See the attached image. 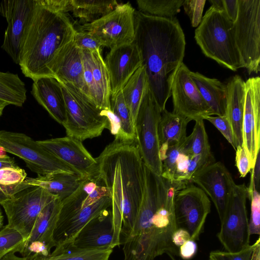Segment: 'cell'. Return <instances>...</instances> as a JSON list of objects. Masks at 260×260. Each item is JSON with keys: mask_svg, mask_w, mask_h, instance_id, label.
<instances>
[{"mask_svg": "<svg viewBox=\"0 0 260 260\" xmlns=\"http://www.w3.org/2000/svg\"><path fill=\"white\" fill-rule=\"evenodd\" d=\"M91 177L110 193L113 238L111 247L132 231L143 198L144 164L136 141L114 139L96 158Z\"/></svg>", "mask_w": 260, "mask_h": 260, "instance_id": "cell-1", "label": "cell"}, {"mask_svg": "<svg viewBox=\"0 0 260 260\" xmlns=\"http://www.w3.org/2000/svg\"><path fill=\"white\" fill-rule=\"evenodd\" d=\"M137 45L148 84L161 112L171 96L174 77L183 62L185 49L183 31L176 17L162 18L135 11Z\"/></svg>", "mask_w": 260, "mask_h": 260, "instance_id": "cell-2", "label": "cell"}, {"mask_svg": "<svg viewBox=\"0 0 260 260\" xmlns=\"http://www.w3.org/2000/svg\"><path fill=\"white\" fill-rule=\"evenodd\" d=\"M70 0H35L32 17L18 64L33 81L52 77L50 68L73 41L75 27L68 16Z\"/></svg>", "mask_w": 260, "mask_h": 260, "instance_id": "cell-3", "label": "cell"}, {"mask_svg": "<svg viewBox=\"0 0 260 260\" xmlns=\"http://www.w3.org/2000/svg\"><path fill=\"white\" fill-rule=\"evenodd\" d=\"M194 38L207 57L233 71L243 68L235 40L233 22L224 11L211 6L196 29Z\"/></svg>", "mask_w": 260, "mask_h": 260, "instance_id": "cell-4", "label": "cell"}, {"mask_svg": "<svg viewBox=\"0 0 260 260\" xmlns=\"http://www.w3.org/2000/svg\"><path fill=\"white\" fill-rule=\"evenodd\" d=\"M60 83L66 105V120L62 125L67 136L83 141L99 137L105 128L109 129L103 110L73 85Z\"/></svg>", "mask_w": 260, "mask_h": 260, "instance_id": "cell-5", "label": "cell"}, {"mask_svg": "<svg viewBox=\"0 0 260 260\" xmlns=\"http://www.w3.org/2000/svg\"><path fill=\"white\" fill-rule=\"evenodd\" d=\"M161 114L148 84L135 123L136 142L144 165L157 176L162 172L158 131Z\"/></svg>", "mask_w": 260, "mask_h": 260, "instance_id": "cell-6", "label": "cell"}, {"mask_svg": "<svg viewBox=\"0 0 260 260\" xmlns=\"http://www.w3.org/2000/svg\"><path fill=\"white\" fill-rule=\"evenodd\" d=\"M234 37L243 68L249 74L260 71V0H238Z\"/></svg>", "mask_w": 260, "mask_h": 260, "instance_id": "cell-7", "label": "cell"}, {"mask_svg": "<svg viewBox=\"0 0 260 260\" xmlns=\"http://www.w3.org/2000/svg\"><path fill=\"white\" fill-rule=\"evenodd\" d=\"M0 147L6 152L21 158L26 166L38 176L67 173L80 176L76 170L50 154L37 141L24 134L0 131Z\"/></svg>", "mask_w": 260, "mask_h": 260, "instance_id": "cell-8", "label": "cell"}, {"mask_svg": "<svg viewBox=\"0 0 260 260\" xmlns=\"http://www.w3.org/2000/svg\"><path fill=\"white\" fill-rule=\"evenodd\" d=\"M57 198L45 189L34 186L17 192L0 205L7 215V225L17 230L25 241L41 211Z\"/></svg>", "mask_w": 260, "mask_h": 260, "instance_id": "cell-9", "label": "cell"}, {"mask_svg": "<svg viewBox=\"0 0 260 260\" xmlns=\"http://www.w3.org/2000/svg\"><path fill=\"white\" fill-rule=\"evenodd\" d=\"M135 10L127 2L118 4L111 12L90 23L79 25L76 30L85 31L110 50L135 40Z\"/></svg>", "mask_w": 260, "mask_h": 260, "instance_id": "cell-10", "label": "cell"}, {"mask_svg": "<svg viewBox=\"0 0 260 260\" xmlns=\"http://www.w3.org/2000/svg\"><path fill=\"white\" fill-rule=\"evenodd\" d=\"M173 210L177 228L186 230L190 240H199L211 211L210 201L204 191L192 183L185 184L175 193Z\"/></svg>", "mask_w": 260, "mask_h": 260, "instance_id": "cell-11", "label": "cell"}, {"mask_svg": "<svg viewBox=\"0 0 260 260\" xmlns=\"http://www.w3.org/2000/svg\"><path fill=\"white\" fill-rule=\"evenodd\" d=\"M248 187L236 184L217 237L226 251L238 252L249 245V220L246 210Z\"/></svg>", "mask_w": 260, "mask_h": 260, "instance_id": "cell-12", "label": "cell"}, {"mask_svg": "<svg viewBox=\"0 0 260 260\" xmlns=\"http://www.w3.org/2000/svg\"><path fill=\"white\" fill-rule=\"evenodd\" d=\"M35 6V0H4L0 3V15L8 25L2 48L19 63L21 49L25 39Z\"/></svg>", "mask_w": 260, "mask_h": 260, "instance_id": "cell-13", "label": "cell"}, {"mask_svg": "<svg viewBox=\"0 0 260 260\" xmlns=\"http://www.w3.org/2000/svg\"><path fill=\"white\" fill-rule=\"evenodd\" d=\"M190 71L182 62L172 81V112L189 120H197L211 116L213 113L191 79Z\"/></svg>", "mask_w": 260, "mask_h": 260, "instance_id": "cell-14", "label": "cell"}, {"mask_svg": "<svg viewBox=\"0 0 260 260\" xmlns=\"http://www.w3.org/2000/svg\"><path fill=\"white\" fill-rule=\"evenodd\" d=\"M190 182L196 184L211 198L221 222L236 185L225 166L220 161L205 166L193 174Z\"/></svg>", "mask_w": 260, "mask_h": 260, "instance_id": "cell-15", "label": "cell"}, {"mask_svg": "<svg viewBox=\"0 0 260 260\" xmlns=\"http://www.w3.org/2000/svg\"><path fill=\"white\" fill-rule=\"evenodd\" d=\"M245 102L242 121V146L254 167L260 148V77L245 82Z\"/></svg>", "mask_w": 260, "mask_h": 260, "instance_id": "cell-16", "label": "cell"}, {"mask_svg": "<svg viewBox=\"0 0 260 260\" xmlns=\"http://www.w3.org/2000/svg\"><path fill=\"white\" fill-rule=\"evenodd\" d=\"M62 201L57 198L42 209L24 242L22 256L39 254L47 257L51 254V250L56 246L54 233Z\"/></svg>", "mask_w": 260, "mask_h": 260, "instance_id": "cell-17", "label": "cell"}, {"mask_svg": "<svg viewBox=\"0 0 260 260\" xmlns=\"http://www.w3.org/2000/svg\"><path fill=\"white\" fill-rule=\"evenodd\" d=\"M111 199L104 197L94 203L59 217L54 233L56 246L53 251L57 252L73 244L80 232L88 223L108 212L111 209Z\"/></svg>", "mask_w": 260, "mask_h": 260, "instance_id": "cell-18", "label": "cell"}, {"mask_svg": "<svg viewBox=\"0 0 260 260\" xmlns=\"http://www.w3.org/2000/svg\"><path fill=\"white\" fill-rule=\"evenodd\" d=\"M37 141L50 154L76 170L83 180L92 176L96 161L82 141L68 136Z\"/></svg>", "mask_w": 260, "mask_h": 260, "instance_id": "cell-19", "label": "cell"}, {"mask_svg": "<svg viewBox=\"0 0 260 260\" xmlns=\"http://www.w3.org/2000/svg\"><path fill=\"white\" fill-rule=\"evenodd\" d=\"M82 51L87 96L100 109L110 110V78L101 51Z\"/></svg>", "mask_w": 260, "mask_h": 260, "instance_id": "cell-20", "label": "cell"}, {"mask_svg": "<svg viewBox=\"0 0 260 260\" xmlns=\"http://www.w3.org/2000/svg\"><path fill=\"white\" fill-rule=\"evenodd\" d=\"M104 61L109 75L111 98L121 91L142 65L140 51L134 42L110 50Z\"/></svg>", "mask_w": 260, "mask_h": 260, "instance_id": "cell-21", "label": "cell"}, {"mask_svg": "<svg viewBox=\"0 0 260 260\" xmlns=\"http://www.w3.org/2000/svg\"><path fill=\"white\" fill-rule=\"evenodd\" d=\"M51 76L60 83H70L87 94L84 78L82 51L73 41L52 64Z\"/></svg>", "mask_w": 260, "mask_h": 260, "instance_id": "cell-22", "label": "cell"}, {"mask_svg": "<svg viewBox=\"0 0 260 260\" xmlns=\"http://www.w3.org/2000/svg\"><path fill=\"white\" fill-rule=\"evenodd\" d=\"M31 94L51 117L62 125L66 120V105L61 84L53 77L33 81Z\"/></svg>", "mask_w": 260, "mask_h": 260, "instance_id": "cell-23", "label": "cell"}, {"mask_svg": "<svg viewBox=\"0 0 260 260\" xmlns=\"http://www.w3.org/2000/svg\"><path fill=\"white\" fill-rule=\"evenodd\" d=\"M82 180V178L76 174L55 173L38 176L35 178H26L15 188V190L17 192L27 187L39 186L62 201L78 188Z\"/></svg>", "mask_w": 260, "mask_h": 260, "instance_id": "cell-24", "label": "cell"}, {"mask_svg": "<svg viewBox=\"0 0 260 260\" xmlns=\"http://www.w3.org/2000/svg\"><path fill=\"white\" fill-rule=\"evenodd\" d=\"M113 238V227L110 209L108 212L85 226L72 245L85 248L111 247Z\"/></svg>", "mask_w": 260, "mask_h": 260, "instance_id": "cell-25", "label": "cell"}, {"mask_svg": "<svg viewBox=\"0 0 260 260\" xmlns=\"http://www.w3.org/2000/svg\"><path fill=\"white\" fill-rule=\"evenodd\" d=\"M226 85L225 116L230 122L236 148L242 146V121L245 102V81L239 75L232 77Z\"/></svg>", "mask_w": 260, "mask_h": 260, "instance_id": "cell-26", "label": "cell"}, {"mask_svg": "<svg viewBox=\"0 0 260 260\" xmlns=\"http://www.w3.org/2000/svg\"><path fill=\"white\" fill-rule=\"evenodd\" d=\"M190 76L213 115H225L226 85L216 79L210 78L198 72H190Z\"/></svg>", "mask_w": 260, "mask_h": 260, "instance_id": "cell-27", "label": "cell"}, {"mask_svg": "<svg viewBox=\"0 0 260 260\" xmlns=\"http://www.w3.org/2000/svg\"><path fill=\"white\" fill-rule=\"evenodd\" d=\"M189 119L165 109L161 112L158 131L159 149L182 142L186 137Z\"/></svg>", "mask_w": 260, "mask_h": 260, "instance_id": "cell-28", "label": "cell"}, {"mask_svg": "<svg viewBox=\"0 0 260 260\" xmlns=\"http://www.w3.org/2000/svg\"><path fill=\"white\" fill-rule=\"evenodd\" d=\"M118 4L115 0H70V11L83 25L101 18Z\"/></svg>", "mask_w": 260, "mask_h": 260, "instance_id": "cell-29", "label": "cell"}, {"mask_svg": "<svg viewBox=\"0 0 260 260\" xmlns=\"http://www.w3.org/2000/svg\"><path fill=\"white\" fill-rule=\"evenodd\" d=\"M148 84L145 68L142 65L131 77L121 90L124 101L129 111L134 125Z\"/></svg>", "mask_w": 260, "mask_h": 260, "instance_id": "cell-30", "label": "cell"}, {"mask_svg": "<svg viewBox=\"0 0 260 260\" xmlns=\"http://www.w3.org/2000/svg\"><path fill=\"white\" fill-rule=\"evenodd\" d=\"M195 122L191 134L186 136L180 143L182 150L192 156L202 155L215 161L211 153L203 119H198Z\"/></svg>", "mask_w": 260, "mask_h": 260, "instance_id": "cell-31", "label": "cell"}, {"mask_svg": "<svg viewBox=\"0 0 260 260\" xmlns=\"http://www.w3.org/2000/svg\"><path fill=\"white\" fill-rule=\"evenodd\" d=\"M0 99L18 107L25 103V85L17 74L0 72Z\"/></svg>", "mask_w": 260, "mask_h": 260, "instance_id": "cell-32", "label": "cell"}, {"mask_svg": "<svg viewBox=\"0 0 260 260\" xmlns=\"http://www.w3.org/2000/svg\"><path fill=\"white\" fill-rule=\"evenodd\" d=\"M113 249L85 248L73 245L57 252L52 251L47 256L48 260H109Z\"/></svg>", "mask_w": 260, "mask_h": 260, "instance_id": "cell-33", "label": "cell"}, {"mask_svg": "<svg viewBox=\"0 0 260 260\" xmlns=\"http://www.w3.org/2000/svg\"><path fill=\"white\" fill-rule=\"evenodd\" d=\"M110 110L120 122V134L117 139L136 141L135 125L124 101L121 91L115 96L110 98Z\"/></svg>", "mask_w": 260, "mask_h": 260, "instance_id": "cell-34", "label": "cell"}, {"mask_svg": "<svg viewBox=\"0 0 260 260\" xmlns=\"http://www.w3.org/2000/svg\"><path fill=\"white\" fill-rule=\"evenodd\" d=\"M184 0H137L139 11L145 14L173 18L180 12Z\"/></svg>", "mask_w": 260, "mask_h": 260, "instance_id": "cell-35", "label": "cell"}, {"mask_svg": "<svg viewBox=\"0 0 260 260\" xmlns=\"http://www.w3.org/2000/svg\"><path fill=\"white\" fill-rule=\"evenodd\" d=\"M24 242V238L17 230L5 225L0 231V260L11 252L21 254Z\"/></svg>", "mask_w": 260, "mask_h": 260, "instance_id": "cell-36", "label": "cell"}, {"mask_svg": "<svg viewBox=\"0 0 260 260\" xmlns=\"http://www.w3.org/2000/svg\"><path fill=\"white\" fill-rule=\"evenodd\" d=\"M210 260H260V239L252 245L235 252L215 250L209 254Z\"/></svg>", "mask_w": 260, "mask_h": 260, "instance_id": "cell-37", "label": "cell"}, {"mask_svg": "<svg viewBox=\"0 0 260 260\" xmlns=\"http://www.w3.org/2000/svg\"><path fill=\"white\" fill-rule=\"evenodd\" d=\"M248 198L251 202L250 218L249 221V234H260V196L254 186L252 175L248 187Z\"/></svg>", "mask_w": 260, "mask_h": 260, "instance_id": "cell-38", "label": "cell"}, {"mask_svg": "<svg viewBox=\"0 0 260 260\" xmlns=\"http://www.w3.org/2000/svg\"><path fill=\"white\" fill-rule=\"evenodd\" d=\"M26 175L25 171L18 166L3 168L0 170V185L15 188L26 178Z\"/></svg>", "mask_w": 260, "mask_h": 260, "instance_id": "cell-39", "label": "cell"}, {"mask_svg": "<svg viewBox=\"0 0 260 260\" xmlns=\"http://www.w3.org/2000/svg\"><path fill=\"white\" fill-rule=\"evenodd\" d=\"M73 41L75 45L82 50L101 51L102 48L103 47L99 40L85 31L76 30Z\"/></svg>", "mask_w": 260, "mask_h": 260, "instance_id": "cell-40", "label": "cell"}, {"mask_svg": "<svg viewBox=\"0 0 260 260\" xmlns=\"http://www.w3.org/2000/svg\"><path fill=\"white\" fill-rule=\"evenodd\" d=\"M204 119L209 121L217 128L233 148L236 150V146L233 130L230 122L225 116L215 117L208 116L204 117Z\"/></svg>", "mask_w": 260, "mask_h": 260, "instance_id": "cell-41", "label": "cell"}, {"mask_svg": "<svg viewBox=\"0 0 260 260\" xmlns=\"http://www.w3.org/2000/svg\"><path fill=\"white\" fill-rule=\"evenodd\" d=\"M206 2V0L184 1L182 6L192 27H197L200 24Z\"/></svg>", "mask_w": 260, "mask_h": 260, "instance_id": "cell-42", "label": "cell"}, {"mask_svg": "<svg viewBox=\"0 0 260 260\" xmlns=\"http://www.w3.org/2000/svg\"><path fill=\"white\" fill-rule=\"evenodd\" d=\"M235 151L236 166L240 177H245L253 168L251 162L246 150L243 146H237Z\"/></svg>", "mask_w": 260, "mask_h": 260, "instance_id": "cell-43", "label": "cell"}, {"mask_svg": "<svg viewBox=\"0 0 260 260\" xmlns=\"http://www.w3.org/2000/svg\"><path fill=\"white\" fill-rule=\"evenodd\" d=\"M104 197L110 198V191L106 186L102 185H98L95 188L88 194L84 201L81 209L94 203Z\"/></svg>", "mask_w": 260, "mask_h": 260, "instance_id": "cell-44", "label": "cell"}, {"mask_svg": "<svg viewBox=\"0 0 260 260\" xmlns=\"http://www.w3.org/2000/svg\"><path fill=\"white\" fill-rule=\"evenodd\" d=\"M197 245L195 241L189 240L179 247V255L184 260L192 258L196 254Z\"/></svg>", "mask_w": 260, "mask_h": 260, "instance_id": "cell-45", "label": "cell"}, {"mask_svg": "<svg viewBox=\"0 0 260 260\" xmlns=\"http://www.w3.org/2000/svg\"><path fill=\"white\" fill-rule=\"evenodd\" d=\"M223 11L228 18L234 22L238 12V0H223Z\"/></svg>", "mask_w": 260, "mask_h": 260, "instance_id": "cell-46", "label": "cell"}, {"mask_svg": "<svg viewBox=\"0 0 260 260\" xmlns=\"http://www.w3.org/2000/svg\"><path fill=\"white\" fill-rule=\"evenodd\" d=\"M189 240H190L189 233L182 229H177L174 232L172 237V242L177 248Z\"/></svg>", "mask_w": 260, "mask_h": 260, "instance_id": "cell-47", "label": "cell"}, {"mask_svg": "<svg viewBox=\"0 0 260 260\" xmlns=\"http://www.w3.org/2000/svg\"><path fill=\"white\" fill-rule=\"evenodd\" d=\"M253 184L255 188L259 191L260 181V156L259 152L257 155L254 167L251 170Z\"/></svg>", "mask_w": 260, "mask_h": 260, "instance_id": "cell-48", "label": "cell"}, {"mask_svg": "<svg viewBox=\"0 0 260 260\" xmlns=\"http://www.w3.org/2000/svg\"><path fill=\"white\" fill-rule=\"evenodd\" d=\"M13 158L7 155H0V170L6 167H17Z\"/></svg>", "mask_w": 260, "mask_h": 260, "instance_id": "cell-49", "label": "cell"}, {"mask_svg": "<svg viewBox=\"0 0 260 260\" xmlns=\"http://www.w3.org/2000/svg\"><path fill=\"white\" fill-rule=\"evenodd\" d=\"M15 193L14 188L0 185V204Z\"/></svg>", "mask_w": 260, "mask_h": 260, "instance_id": "cell-50", "label": "cell"}, {"mask_svg": "<svg viewBox=\"0 0 260 260\" xmlns=\"http://www.w3.org/2000/svg\"><path fill=\"white\" fill-rule=\"evenodd\" d=\"M1 260H28L26 257H20L14 252H11L5 255Z\"/></svg>", "mask_w": 260, "mask_h": 260, "instance_id": "cell-51", "label": "cell"}, {"mask_svg": "<svg viewBox=\"0 0 260 260\" xmlns=\"http://www.w3.org/2000/svg\"><path fill=\"white\" fill-rule=\"evenodd\" d=\"M27 258L28 260H48L46 256H44L39 254L32 255L28 257Z\"/></svg>", "mask_w": 260, "mask_h": 260, "instance_id": "cell-52", "label": "cell"}, {"mask_svg": "<svg viewBox=\"0 0 260 260\" xmlns=\"http://www.w3.org/2000/svg\"><path fill=\"white\" fill-rule=\"evenodd\" d=\"M9 104L0 99V117H1L5 108Z\"/></svg>", "mask_w": 260, "mask_h": 260, "instance_id": "cell-53", "label": "cell"}, {"mask_svg": "<svg viewBox=\"0 0 260 260\" xmlns=\"http://www.w3.org/2000/svg\"><path fill=\"white\" fill-rule=\"evenodd\" d=\"M4 216L3 215V213L1 210V208L0 207V231L2 230V229L4 228Z\"/></svg>", "mask_w": 260, "mask_h": 260, "instance_id": "cell-54", "label": "cell"}, {"mask_svg": "<svg viewBox=\"0 0 260 260\" xmlns=\"http://www.w3.org/2000/svg\"><path fill=\"white\" fill-rule=\"evenodd\" d=\"M167 254L168 255L169 257L170 258L171 260H177L176 259V258L174 257V255L170 253H167Z\"/></svg>", "mask_w": 260, "mask_h": 260, "instance_id": "cell-55", "label": "cell"}]
</instances>
